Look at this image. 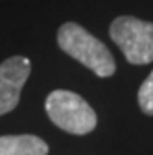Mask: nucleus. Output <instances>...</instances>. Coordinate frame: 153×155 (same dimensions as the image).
<instances>
[{
    "mask_svg": "<svg viewBox=\"0 0 153 155\" xmlns=\"http://www.w3.org/2000/svg\"><path fill=\"white\" fill-rule=\"evenodd\" d=\"M138 105L146 114H153V70L138 89Z\"/></svg>",
    "mask_w": 153,
    "mask_h": 155,
    "instance_id": "6",
    "label": "nucleus"
},
{
    "mask_svg": "<svg viewBox=\"0 0 153 155\" xmlns=\"http://www.w3.org/2000/svg\"><path fill=\"white\" fill-rule=\"evenodd\" d=\"M31 63L24 55H13L0 63V114L13 111L21 100V91L30 76Z\"/></svg>",
    "mask_w": 153,
    "mask_h": 155,
    "instance_id": "4",
    "label": "nucleus"
},
{
    "mask_svg": "<svg viewBox=\"0 0 153 155\" xmlns=\"http://www.w3.org/2000/svg\"><path fill=\"white\" fill-rule=\"evenodd\" d=\"M57 45L70 57L90 68L100 78H109L116 70L114 57L109 48L76 22H65L57 31Z\"/></svg>",
    "mask_w": 153,
    "mask_h": 155,
    "instance_id": "1",
    "label": "nucleus"
},
{
    "mask_svg": "<svg viewBox=\"0 0 153 155\" xmlns=\"http://www.w3.org/2000/svg\"><path fill=\"white\" fill-rule=\"evenodd\" d=\"M0 155H48V144L35 135H4Z\"/></svg>",
    "mask_w": 153,
    "mask_h": 155,
    "instance_id": "5",
    "label": "nucleus"
},
{
    "mask_svg": "<svg viewBox=\"0 0 153 155\" xmlns=\"http://www.w3.org/2000/svg\"><path fill=\"white\" fill-rule=\"evenodd\" d=\"M109 33L131 65L153 61V22L124 15L112 21Z\"/></svg>",
    "mask_w": 153,
    "mask_h": 155,
    "instance_id": "3",
    "label": "nucleus"
},
{
    "mask_svg": "<svg viewBox=\"0 0 153 155\" xmlns=\"http://www.w3.org/2000/svg\"><path fill=\"white\" fill-rule=\"evenodd\" d=\"M50 120L72 135H87L98 124L94 109L72 91H54L44 102Z\"/></svg>",
    "mask_w": 153,
    "mask_h": 155,
    "instance_id": "2",
    "label": "nucleus"
}]
</instances>
